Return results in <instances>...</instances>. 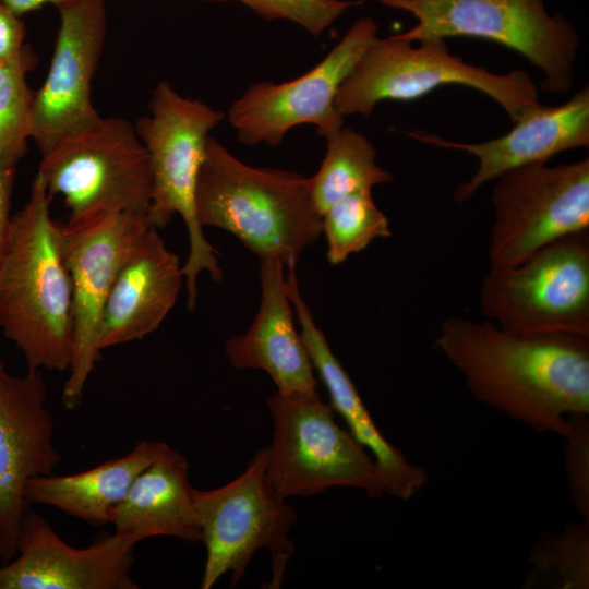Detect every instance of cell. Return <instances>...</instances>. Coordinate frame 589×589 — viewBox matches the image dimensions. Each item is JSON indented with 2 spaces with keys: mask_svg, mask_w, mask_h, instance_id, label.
Masks as SVG:
<instances>
[{
  "mask_svg": "<svg viewBox=\"0 0 589 589\" xmlns=\"http://www.w3.org/2000/svg\"><path fill=\"white\" fill-rule=\"evenodd\" d=\"M51 196L37 172L28 201L11 216L0 262V328L28 370H69L72 287Z\"/></svg>",
  "mask_w": 589,
  "mask_h": 589,
  "instance_id": "2",
  "label": "cell"
},
{
  "mask_svg": "<svg viewBox=\"0 0 589 589\" xmlns=\"http://www.w3.org/2000/svg\"><path fill=\"white\" fill-rule=\"evenodd\" d=\"M412 43L397 35L378 36L338 89L335 107L341 116L369 117L383 100L410 101L443 85L477 89L497 103L515 123L540 105L538 88L524 70L507 74L465 62L442 39Z\"/></svg>",
  "mask_w": 589,
  "mask_h": 589,
  "instance_id": "5",
  "label": "cell"
},
{
  "mask_svg": "<svg viewBox=\"0 0 589 589\" xmlns=\"http://www.w3.org/2000/svg\"><path fill=\"white\" fill-rule=\"evenodd\" d=\"M37 172L51 197L62 196L70 223L105 214L147 213L153 185L149 158L125 119L101 118L65 135L41 155Z\"/></svg>",
  "mask_w": 589,
  "mask_h": 589,
  "instance_id": "10",
  "label": "cell"
},
{
  "mask_svg": "<svg viewBox=\"0 0 589 589\" xmlns=\"http://www.w3.org/2000/svg\"><path fill=\"white\" fill-rule=\"evenodd\" d=\"M58 11L60 26L50 68L33 92L31 139L40 156L65 135L103 118L91 93L107 33L105 1L76 0Z\"/></svg>",
  "mask_w": 589,
  "mask_h": 589,
  "instance_id": "14",
  "label": "cell"
},
{
  "mask_svg": "<svg viewBox=\"0 0 589 589\" xmlns=\"http://www.w3.org/2000/svg\"><path fill=\"white\" fill-rule=\"evenodd\" d=\"M287 291L300 326V337L324 384L329 405L346 422L350 434L372 455L385 479L387 494L410 500L426 483L428 472L411 464L378 431L356 385L336 358L300 293L296 265L287 266Z\"/></svg>",
  "mask_w": 589,
  "mask_h": 589,
  "instance_id": "19",
  "label": "cell"
},
{
  "mask_svg": "<svg viewBox=\"0 0 589 589\" xmlns=\"http://www.w3.org/2000/svg\"><path fill=\"white\" fill-rule=\"evenodd\" d=\"M204 1L224 2V1H230V0H204Z\"/></svg>",
  "mask_w": 589,
  "mask_h": 589,
  "instance_id": "32",
  "label": "cell"
},
{
  "mask_svg": "<svg viewBox=\"0 0 589 589\" xmlns=\"http://www.w3.org/2000/svg\"><path fill=\"white\" fill-rule=\"evenodd\" d=\"M76 0H2L19 16L40 9L46 4H52L58 9Z\"/></svg>",
  "mask_w": 589,
  "mask_h": 589,
  "instance_id": "31",
  "label": "cell"
},
{
  "mask_svg": "<svg viewBox=\"0 0 589 589\" xmlns=\"http://www.w3.org/2000/svg\"><path fill=\"white\" fill-rule=\"evenodd\" d=\"M488 321L519 335L589 337V233L575 232L520 263L489 267L479 290Z\"/></svg>",
  "mask_w": 589,
  "mask_h": 589,
  "instance_id": "8",
  "label": "cell"
},
{
  "mask_svg": "<svg viewBox=\"0 0 589 589\" xmlns=\"http://www.w3.org/2000/svg\"><path fill=\"white\" fill-rule=\"evenodd\" d=\"M183 280L178 256L149 227L115 278L99 323V350L154 333L175 306Z\"/></svg>",
  "mask_w": 589,
  "mask_h": 589,
  "instance_id": "18",
  "label": "cell"
},
{
  "mask_svg": "<svg viewBox=\"0 0 589 589\" xmlns=\"http://www.w3.org/2000/svg\"><path fill=\"white\" fill-rule=\"evenodd\" d=\"M589 414L567 417L564 465L569 501L581 520L589 524Z\"/></svg>",
  "mask_w": 589,
  "mask_h": 589,
  "instance_id": "28",
  "label": "cell"
},
{
  "mask_svg": "<svg viewBox=\"0 0 589 589\" xmlns=\"http://www.w3.org/2000/svg\"><path fill=\"white\" fill-rule=\"evenodd\" d=\"M326 141L324 159L309 178L311 197L321 216L340 197L393 180L392 173L378 166L377 152L362 133L344 125Z\"/></svg>",
  "mask_w": 589,
  "mask_h": 589,
  "instance_id": "23",
  "label": "cell"
},
{
  "mask_svg": "<svg viewBox=\"0 0 589 589\" xmlns=\"http://www.w3.org/2000/svg\"><path fill=\"white\" fill-rule=\"evenodd\" d=\"M266 405L274 423L266 471L280 500L335 486L357 488L373 498L387 494L376 461L336 422L333 408L318 390L277 392Z\"/></svg>",
  "mask_w": 589,
  "mask_h": 589,
  "instance_id": "6",
  "label": "cell"
},
{
  "mask_svg": "<svg viewBox=\"0 0 589 589\" xmlns=\"http://www.w3.org/2000/svg\"><path fill=\"white\" fill-rule=\"evenodd\" d=\"M36 60L0 61V157L15 166L25 155L31 139L34 91L25 75Z\"/></svg>",
  "mask_w": 589,
  "mask_h": 589,
  "instance_id": "26",
  "label": "cell"
},
{
  "mask_svg": "<svg viewBox=\"0 0 589 589\" xmlns=\"http://www.w3.org/2000/svg\"><path fill=\"white\" fill-rule=\"evenodd\" d=\"M326 256L332 265L365 250L375 239L392 236L386 215L377 207L372 190L351 192L322 214Z\"/></svg>",
  "mask_w": 589,
  "mask_h": 589,
  "instance_id": "25",
  "label": "cell"
},
{
  "mask_svg": "<svg viewBox=\"0 0 589 589\" xmlns=\"http://www.w3.org/2000/svg\"><path fill=\"white\" fill-rule=\"evenodd\" d=\"M139 542L115 531L74 548L43 516L27 509L16 554L0 566V589H137L131 569Z\"/></svg>",
  "mask_w": 589,
  "mask_h": 589,
  "instance_id": "16",
  "label": "cell"
},
{
  "mask_svg": "<svg viewBox=\"0 0 589 589\" xmlns=\"http://www.w3.org/2000/svg\"><path fill=\"white\" fill-rule=\"evenodd\" d=\"M223 119V111L185 98L169 82L160 81L149 100V115L134 124L152 171L149 225L164 228L179 215L187 227L189 254L182 271L190 311L196 304L199 275L207 272L216 281L224 277L218 252L205 238L195 212V187L206 141Z\"/></svg>",
  "mask_w": 589,
  "mask_h": 589,
  "instance_id": "4",
  "label": "cell"
},
{
  "mask_svg": "<svg viewBox=\"0 0 589 589\" xmlns=\"http://www.w3.org/2000/svg\"><path fill=\"white\" fill-rule=\"evenodd\" d=\"M421 143L464 151L478 159V168L456 187L457 204L470 201L488 182L522 166L546 163L572 148L589 146V88L582 87L568 101L553 107L539 105L515 123L506 134L480 143H458L422 131L408 132Z\"/></svg>",
  "mask_w": 589,
  "mask_h": 589,
  "instance_id": "17",
  "label": "cell"
},
{
  "mask_svg": "<svg viewBox=\"0 0 589 589\" xmlns=\"http://www.w3.org/2000/svg\"><path fill=\"white\" fill-rule=\"evenodd\" d=\"M267 20H288L311 35H321L346 10L362 1L347 0H237Z\"/></svg>",
  "mask_w": 589,
  "mask_h": 589,
  "instance_id": "27",
  "label": "cell"
},
{
  "mask_svg": "<svg viewBox=\"0 0 589 589\" xmlns=\"http://www.w3.org/2000/svg\"><path fill=\"white\" fill-rule=\"evenodd\" d=\"M41 370L11 374L0 358V560L16 554L22 519L29 504L26 481L51 474L61 461L53 442L55 422L46 407Z\"/></svg>",
  "mask_w": 589,
  "mask_h": 589,
  "instance_id": "15",
  "label": "cell"
},
{
  "mask_svg": "<svg viewBox=\"0 0 589 589\" xmlns=\"http://www.w3.org/2000/svg\"><path fill=\"white\" fill-rule=\"evenodd\" d=\"M436 348L472 397L539 433L589 414V337L519 335L490 321H442Z\"/></svg>",
  "mask_w": 589,
  "mask_h": 589,
  "instance_id": "1",
  "label": "cell"
},
{
  "mask_svg": "<svg viewBox=\"0 0 589 589\" xmlns=\"http://www.w3.org/2000/svg\"><path fill=\"white\" fill-rule=\"evenodd\" d=\"M525 588H589V524L567 521L542 533L530 550Z\"/></svg>",
  "mask_w": 589,
  "mask_h": 589,
  "instance_id": "24",
  "label": "cell"
},
{
  "mask_svg": "<svg viewBox=\"0 0 589 589\" xmlns=\"http://www.w3.org/2000/svg\"><path fill=\"white\" fill-rule=\"evenodd\" d=\"M16 166L0 157V262L3 256L11 220L10 207Z\"/></svg>",
  "mask_w": 589,
  "mask_h": 589,
  "instance_id": "30",
  "label": "cell"
},
{
  "mask_svg": "<svg viewBox=\"0 0 589 589\" xmlns=\"http://www.w3.org/2000/svg\"><path fill=\"white\" fill-rule=\"evenodd\" d=\"M169 447L164 442L142 441L128 454L79 473L33 477L23 494L28 503L52 506L88 525L105 526L134 479Z\"/></svg>",
  "mask_w": 589,
  "mask_h": 589,
  "instance_id": "22",
  "label": "cell"
},
{
  "mask_svg": "<svg viewBox=\"0 0 589 589\" xmlns=\"http://www.w3.org/2000/svg\"><path fill=\"white\" fill-rule=\"evenodd\" d=\"M267 447L259 449L247 469L213 490L193 489L206 560L202 589H211L230 573L235 587L260 549L269 551L273 576L268 588H279L294 553L289 537L297 520L293 507L274 492L267 477Z\"/></svg>",
  "mask_w": 589,
  "mask_h": 589,
  "instance_id": "9",
  "label": "cell"
},
{
  "mask_svg": "<svg viewBox=\"0 0 589 589\" xmlns=\"http://www.w3.org/2000/svg\"><path fill=\"white\" fill-rule=\"evenodd\" d=\"M149 227L145 212L105 214L82 221L59 223L72 287V353L62 389V401L69 410L81 404L86 383L100 360L99 323L115 278Z\"/></svg>",
  "mask_w": 589,
  "mask_h": 589,
  "instance_id": "12",
  "label": "cell"
},
{
  "mask_svg": "<svg viewBox=\"0 0 589 589\" xmlns=\"http://www.w3.org/2000/svg\"><path fill=\"white\" fill-rule=\"evenodd\" d=\"M26 29L21 16L0 0V61L17 62L36 59L24 44Z\"/></svg>",
  "mask_w": 589,
  "mask_h": 589,
  "instance_id": "29",
  "label": "cell"
},
{
  "mask_svg": "<svg viewBox=\"0 0 589 589\" xmlns=\"http://www.w3.org/2000/svg\"><path fill=\"white\" fill-rule=\"evenodd\" d=\"M260 306L250 328L225 344L230 364L238 370L264 371L278 393L318 390L313 364L294 327L285 263L260 260Z\"/></svg>",
  "mask_w": 589,
  "mask_h": 589,
  "instance_id": "20",
  "label": "cell"
},
{
  "mask_svg": "<svg viewBox=\"0 0 589 589\" xmlns=\"http://www.w3.org/2000/svg\"><path fill=\"white\" fill-rule=\"evenodd\" d=\"M376 1L417 19L412 28L397 34L404 40L464 36L495 41L537 67L546 92L565 94L573 86L579 37L565 17L548 12L544 0Z\"/></svg>",
  "mask_w": 589,
  "mask_h": 589,
  "instance_id": "7",
  "label": "cell"
},
{
  "mask_svg": "<svg viewBox=\"0 0 589 589\" xmlns=\"http://www.w3.org/2000/svg\"><path fill=\"white\" fill-rule=\"evenodd\" d=\"M489 267L514 266L540 248L589 229V159L504 172L492 192Z\"/></svg>",
  "mask_w": 589,
  "mask_h": 589,
  "instance_id": "11",
  "label": "cell"
},
{
  "mask_svg": "<svg viewBox=\"0 0 589 589\" xmlns=\"http://www.w3.org/2000/svg\"><path fill=\"white\" fill-rule=\"evenodd\" d=\"M189 467L188 458L172 447L146 467L111 509L109 524L115 531L140 541L164 536L201 542Z\"/></svg>",
  "mask_w": 589,
  "mask_h": 589,
  "instance_id": "21",
  "label": "cell"
},
{
  "mask_svg": "<svg viewBox=\"0 0 589 589\" xmlns=\"http://www.w3.org/2000/svg\"><path fill=\"white\" fill-rule=\"evenodd\" d=\"M195 212L204 226L237 237L260 260L297 265L322 235L310 179L285 169L256 168L208 136L195 187Z\"/></svg>",
  "mask_w": 589,
  "mask_h": 589,
  "instance_id": "3",
  "label": "cell"
},
{
  "mask_svg": "<svg viewBox=\"0 0 589 589\" xmlns=\"http://www.w3.org/2000/svg\"><path fill=\"white\" fill-rule=\"evenodd\" d=\"M372 17L357 21L313 69L283 83L252 84L228 111L239 141L247 145H279L286 133L300 124H314L327 139L345 125L336 107L339 87L377 37Z\"/></svg>",
  "mask_w": 589,
  "mask_h": 589,
  "instance_id": "13",
  "label": "cell"
}]
</instances>
